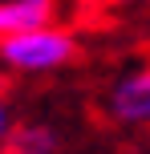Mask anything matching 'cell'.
Returning <instances> with one entry per match:
<instances>
[{
  "instance_id": "3957f363",
  "label": "cell",
  "mask_w": 150,
  "mask_h": 154,
  "mask_svg": "<svg viewBox=\"0 0 150 154\" xmlns=\"http://www.w3.org/2000/svg\"><path fill=\"white\" fill-rule=\"evenodd\" d=\"M53 16H57V0H0V41L32 24H49Z\"/></svg>"
},
{
  "instance_id": "277c9868",
  "label": "cell",
  "mask_w": 150,
  "mask_h": 154,
  "mask_svg": "<svg viewBox=\"0 0 150 154\" xmlns=\"http://www.w3.org/2000/svg\"><path fill=\"white\" fill-rule=\"evenodd\" d=\"M53 150H57V134L53 126H41V122L12 126V138L4 146V154H53Z\"/></svg>"
},
{
  "instance_id": "8992f818",
  "label": "cell",
  "mask_w": 150,
  "mask_h": 154,
  "mask_svg": "<svg viewBox=\"0 0 150 154\" xmlns=\"http://www.w3.org/2000/svg\"><path fill=\"white\" fill-rule=\"evenodd\" d=\"M118 4H142V0H118Z\"/></svg>"
},
{
  "instance_id": "7a4b0ae2",
  "label": "cell",
  "mask_w": 150,
  "mask_h": 154,
  "mask_svg": "<svg viewBox=\"0 0 150 154\" xmlns=\"http://www.w3.org/2000/svg\"><path fill=\"white\" fill-rule=\"evenodd\" d=\"M106 109L122 126H150V65L122 77L106 97Z\"/></svg>"
},
{
  "instance_id": "6da1fadb",
  "label": "cell",
  "mask_w": 150,
  "mask_h": 154,
  "mask_svg": "<svg viewBox=\"0 0 150 154\" xmlns=\"http://www.w3.org/2000/svg\"><path fill=\"white\" fill-rule=\"evenodd\" d=\"M73 57H77V37L53 20L0 41V69L4 73H53L69 65Z\"/></svg>"
},
{
  "instance_id": "5b68a950",
  "label": "cell",
  "mask_w": 150,
  "mask_h": 154,
  "mask_svg": "<svg viewBox=\"0 0 150 154\" xmlns=\"http://www.w3.org/2000/svg\"><path fill=\"white\" fill-rule=\"evenodd\" d=\"M8 138H12V114H8V101L0 97V150L8 146Z\"/></svg>"
}]
</instances>
